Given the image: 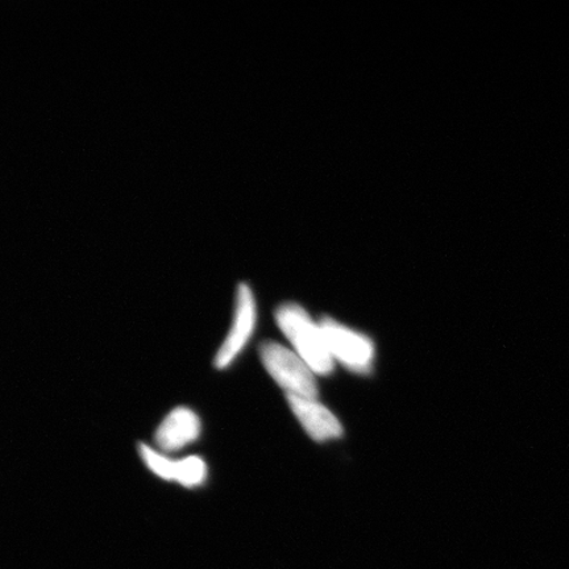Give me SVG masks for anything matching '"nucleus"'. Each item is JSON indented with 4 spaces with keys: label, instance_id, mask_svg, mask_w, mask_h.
I'll return each mask as SVG.
<instances>
[{
    "label": "nucleus",
    "instance_id": "1",
    "mask_svg": "<svg viewBox=\"0 0 569 569\" xmlns=\"http://www.w3.org/2000/svg\"><path fill=\"white\" fill-rule=\"evenodd\" d=\"M276 320L293 351L312 369V372L327 376L333 371L336 361L327 347L322 327L315 322L302 306L281 305L276 311Z\"/></svg>",
    "mask_w": 569,
    "mask_h": 569
},
{
    "label": "nucleus",
    "instance_id": "2",
    "mask_svg": "<svg viewBox=\"0 0 569 569\" xmlns=\"http://www.w3.org/2000/svg\"><path fill=\"white\" fill-rule=\"evenodd\" d=\"M260 358L287 396L318 397L316 373L293 350L276 341H266L260 347Z\"/></svg>",
    "mask_w": 569,
    "mask_h": 569
},
{
    "label": "nucleus",
    "instance_id": "3",
    "mask_svg": "<svg viewBox=\"0 0 569 569\" xmlns=\"http://www.w3.org/2000/svg\"><path fill=\"white\" fill-rule=\"evenodd\" d=\"M319 323L333 361H339L356 373L371 371L375 360V345L371 339L332 318H323Z\"/></svg>",
    "mask_w": 569,
    "mask_h": 569
},
{
    "label": "nucleus",
    "instance_id": "4",
    "mask_svg": "<svg viewBox=\"0 0 569 569\" xmlns=\"http://www.w3.org/2000/svg\"><path fill=\"white\" fill-rule=\"evenodd\" d=\"M256 318H258V311H256L252 291L247 283H239L231 330L216 356V367L218 369L229 367L238 358V355L244 350L254 331Z\"/></svg>",
    "mask_w": 569,
    "mask_h": 569
},
{
    "label": "nucleus",
    "instance_id": "5",
    "mask_svg": "<svg viewBox=\"0 0 569 569\" xmlns=\"http://www.w3.org/2000/svg\"><path fill=\"white\" fill-rule=\"evenodd\" d=\"M291 411L302 425L306 432L317 440L338 439L343 436V426L325 405L317 401V398H306L300 396H287Z\"/></svg>",
    "mask_w": 569,
    "mask_h": 569
},
{
    "label": "nucleus",
    "instance_id": "6",
    "mask_svg": "<svg viewBox=\"0 0 569 569\" xmlns=\"http://www.w3.org/2000/svg\"><path fill=\"white\" fill-rule=\"evenodd\" d=\"M201 436V421L193 410L177 408L163 419L154 442L163 452H174L196 442Z\"/></svg>",
    "mask_w": 569,
    "mask_h": 569
},
{
    "label": "nucleus",
    "instance_id": "7",
    "mask_svg": "<svg viewBox=\"0 0 569 569\" xmlns=\"http://www.w3.org/2000/svg\"><path fill=\"white\" fill-rule=\"evenodd\" d=\"M140 457L146 466L159 478L168 481H176L178 460H173L148 445H140Z\"/></svg>",
    "mask_w": 569,
    "mask_h": 569
},
{
    "label": "nucleus",
    "instance_id": "8",
    "mask_svg": "<svg viewBox=\"0 0 569 569\" xmlns=\"http://www.w3.org/2000/svg\"><path fill=\"white\" fill-rule=\"evenodd\" d=\"M206 478H208V467L201 458L189 457L178 460L176 482L193 488L202 486Z\"/></svg>",
    "mask_w": 569,
    "mask_h": 569
}]
</instances>
